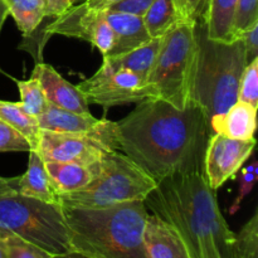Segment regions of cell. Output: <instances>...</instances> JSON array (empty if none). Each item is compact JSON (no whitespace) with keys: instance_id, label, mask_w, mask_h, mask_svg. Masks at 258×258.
I'll return each instance as SVG.
<instances>
[{"instance_id":"obj_1","label":"cell","mask_w":258,"mask_h":258,"mask_svg":"<svg viewBox=\"0 0 258 258\" xmlns=\"http://www.w3.org/2000/svg\"><path fill=\"white\" fill-rule=\"evenodd\" d=\"M115 122L117 150L138 164L154 180L203 171L211 126L201 107L184 110L153 98L136 103Z\"/></svg>"},{"instance_id":"obj_2","label":"cell","mask_w":258,"mask_h":258,"mask_svg":"<svg viewBox=\"0 0 258 258\" xmlns=\"http://www.w3.org/2000/svg\"><path fill=\"white\" fill-rule=\"evenodd\" d=\"M144 203L180 234L191 258H234L236 233L224 219L217 191L203 171L159 181Z\"/></svg>"},{"instance_id":"obj_3","label":"cell","mask_w":258,"mask_h":258,"mask_svg":"<svg viewBox=\"0 0 258 258\" xmlns=\"http://www.w3.org/2000/svg\"><path fill=\"white\" fill-rule=\"evenodd\" d=\"M60 206L71 252L85 258H148L144 229L149 213L144 201L106 208Z\"/></svg>"},{"instance_id":"obj_4","label":"cell","mask_w":258,"mask_h":258,"mask_svg":"<svg viewBox=\"0 0 258 258\" xmlns=\"http://www.w3.org/2000/svg\"><path fill=\"white\" fill-rule=\"evenodd\" d=\"M197 52L191 102L202 108L208 121L238 101L239 83L247 66L242 38L218 42L207 37L203 20L197 22Z\"/></svg>"},{"instance_id":"obj_5","label":"cell","mask_w":258,"mask_h":258,"mask_svg":"<svg viewBox=\"0 0 258 258\" xmlns=\"http://www.w3.org/2000/svg\"><path fill=\"white\" fill-rule=\"evenodd\" d=\"M196 27V20H186L165 35L145 80L153 98L165 101L179 110L193 105L191 87L198 52Z\"/></svg>"},{"instance_id":"obj_6","label":"cell","mask_w":258,"mask_h":258,"mask_svg":"<svg viewBox=\"0 0 258 258\" xmlns=\"http://www.w3.org/2000/svg\"><path fill=\"white\" fill-rule=\"evenodd\" d=\"M158 185L148 173L121 151H106L97 176L86 188L60 194L59 203L83 208H106L134 201H145Z\"/></svg>"},{"instance_id":"obj_7","label":"cell","mask_w":258,"mask_h":258,"mask_svg":"<svg viewBox=\"0 0 258 258\" xmlns=\"http://www.w3.org/2000/svg\"><path fill=\"white\" fill-rule=\"evenodd\" d=\"M0 231L9 232L54 257L71 252L60 204L15 194L0 198Z\"/></svg>"},{"instance_id":"obj_8","label":"cell","mask_w":258,"mask_h":258,"mask_svg":"<svg viewBox=\"0 0 258 258\" xmlns=\"http://www.w3.org/2000/svg\"><path fill=\"white\" fill-rule=\"evenodd\" d=\"M76 87L83 93L88 103L105 108L153 100L145 80L128 70L110 71L101 66L92 77L82 81Z\"/></svg>"},{"instance_id":"obj_9","label":"cell","mask_w":258,"mask_h":258,"mask_svg":"<svg viewBox=\"0 0 258 258\" xmlns=\"http://www.w3.org/2000/svg\"><path fill=\"white\" fill-rule=\"evenodd\" d=\"M60 34L90 42L103 57L110 54L115 37L110 24L103 18L102 10L91 9L82 2L54 18L45 28V35Z\"/></svg>"},{"instance_id":"obj_10","label":"cell","mask_w":258,"mask_h":258,"mask_svg":"<svg viewBox=\"0 0 258 258\" xmlns=\"http://www.w3.org/2000/svg\"><path fill=\"white\" fill-rule=\"evenodd\" d=\"M35 151L43 161L95 165L101 161L106 151L116 150L95 136L40 130Z\"/></svg>"},{"instance_id":"obj_11","label":"cell","mask_w":258,"mask_h":258,"mask_svg":"<svg viewBox=\"0 0 258 258\" xmlns=\"http://www.w3.org/2000/svg\"><path fill=\"white\" fill-rule=\"evenodd\" d=\"M254 146V138L236 140L219 134L211 135L203 160V174L209 186L217 191L227 180L234 178L252 155Z\"/></svg>"},{"instance_id":"obj_12","label":"cell","mask_w":258,"mask_h":258,"mask_svg":"<svg viewBox=\"0 0 258 258\" xmlns=\"http://www.w3.org/2000/svg\"><path fill=\"white\" fill-rule=\"evenodd\" d=\"M40 130L54 133L85 134L95 136L117 150L115 139V122L106 118H96L91 113H76L63 110L48 102L44 112L37 117Z\"/></svg>"},{"instance_id":"obj_13","label":"cell","mask_w":258,"mask_h":258,"mask_svg":"<svg viewBox=\"0 0 258 258\" xmlns=\"http://www.w3.org/2000/svg\"><path fill=\"white\" fill-rule=\"evenodd\" d=\"M32 76L38 80L49 103L76 113H91L90 103L83 93L64 80L50 64L43 62L35 63Z\"/></svg>"},{"instance_id":"obj_14","label":"cell","mask_w":258,"mask_h":258,"mask_svg":"<svg viewBox=\"0 0 258 258\" xmlns=\"http://www.w3.org/2000/svg\"><path fill=\"white\" fill-rule=\"evenodd\" d=\"M144 246L148 258H191L180 234L155 214L146 217Z\"/></svg>"},{"instance_id":"obj_15","label":"cell","mask_w":258,"mask_h":258,"mask_svg":"<svg viewBox=\"0 0 258 258\" xmlns=\"http://www.w3.org/2000/svg\"><path fill=\"white\" fill-rule=\"evenodd\" d=\"M102 14L106 22L110 24L115 37V43L108 55L127 53L151 39L144 24L143 17L110 9H103Z\"/></svg>"},{"instance_id":"obj_16","label":"cell","mask_w":258,"mask_h":258,"mask_svg":"<svg viewBox=\"0 0 258 258\" xmlns=\"http://www.w3.org/2000/svg\"><path fill=\"white\" fill-rule=\"evenodd\" d=\"M211 133L219 134L236 140L254 138L257 128V107L237 101L224 112L214 115L209 120Z\"/></svg>"},{"instance_id":"obj_17","label":"cell","mask_w":258,"mask_h":258,"mask_svg":"<svg viewBox=\"0 0 258 258\" xmlns=\"http://www.w3.org/2000/svg\"><path fill=\"white\" fill-rule=\"evenodd\" d=\"M100 165L101 161H98L95 165L44 161L45 170H47L58 196L73 193V191H78L86 188L96 179L98 171H100Z\"/></svg>"},{"instance_id":"obj_18","label":"cell","mask_w":258,"mask_h":258,"mask_svg":"<svg viewBox=\"0 0 258 258\" xmlns=\"http://www.w3.org/2000/svg\"><path fill=\"white\" fill-rule=\"evenodd\" d=\"M18 190L22 196L38 199L44 203L60 204L57 190L45 170L44 161L37 151H29L28 169L19 176Z\"/></svg>"},{"instance_id":"obj_19","label":"cell","mask_w":258,"mask_h":258,"mask_svg":"<svg viewBox=\"0 0 258 258\" xmlns=\"http://www.w3.org/2000/svg\"><path fill=\"white\" fill-rule=\"evenodd\" d=\"M164 38L165 37L151 38L143 45L130 50V52L120 55L103 57L102 66L110 71L128 70L146 80L151 68H153L156 57H158L159 50L163 45Z\"/></svg>"},{"instance_id":"obj_20","label":"cell","mask_w":258,"mask_h":258,"mask_svg":"<svg viewBox=\"0 0 258 258\" xmlns=\"http://www.w3.org/2000/svg\"><path fill=\"white\" fill-rule=\"evenodd\" d=\"M143 19L150 38L165 37L180 23L193 20L179 0H154Z\"/></svg>"},{"instance_id":"obj_21","label":"cell","mask_w":258,"mask_h":258,"mask_svg":"<svg viewBox=\"0 0 258 258\" xmlns=\"http://www.w3.org/2000/svg\"><path fill=\"white\" fill-rule=\"evenodd\" d=\"M238 0H211L207 12V37L218 42H233V19Z\"/></svg>"},{"instance_id":"obj_22","label":"cell","mask_w":258,"mask_h":258,"mask_svg":"<svg viewBox=\"0 0 258 258\" xmlns=\"http://www.w3.org/2000/svg\"><path fill=\"white\" fill-rule=\"evenodd\" d=\"M4 3L9 15L25 38L30 37L47 18L43 0H4Z\"/></svg>"},{"instance_id":"obj_23","label":"cell","mask_w":258,"mask_h":258,"mask_svg":"<svg viewBox=\"0 0 258 258\" xmlns=\"http://www.w3.org/2000/svg\"><path fill=\"white\" fill-rule=\"evenodd\" d=\"M0 118L18 133L22 134L27 139L33 151L37 150L40 134L39 123H38L37 117L28 115L23 110L20 102L0 100Z\"/></svg>"},{"instance_id":"obj_24","label":"cell","mask_w":258,"mask_h":258,"mask_svg":"<svg viewBox=\"0 0 258 258\" xmlns=\"http://www.w3.org/2000/svg\"><path fill=\"white\" fill-rule=\"evenodd\" d=\"M15 82L20 93V105L23 110L33 117L42 115L47 108L48 101L37 78L30 76L29 80L15 81Z\"/></svg>"},{"instance_id":"obj_25","label":"cell","mask_w":258,"mask_h":258,"mask_svg":"<svg viewBox=\"0 0 258 258\" xmlns=\"http://www.w3.org/2000/svg\"><path fill=\"white\" fill-rule=\"evenodd\" d=\"M0 247L7 258H54L49 252L9 232L0 231Z\"/></svg>"},{"instance_id":"obj_26","label":"cell","mask_w":258,"mask_h":258,"mask_svg":"<svg viewBox=\"0 0 258 258\" xmlns=\"http://www.w3.org/2000/svg\"><path fill=\"white\" fill-rule=\"evenodd\" d=\"M234 258H258V212L236 234Z\"/></svg>"},{"instance_id":"obj_27","label":"cell","mask_w":258,"mask_h":258,"mask_svg":"<svg viewBox=\"0 0 258 258\" xmlns=\"http://www.w3.org/2000/svg\"><path fill=\"white\" fill-rule=\"evenodd\" d=\"M238 101L258 107V57L244 67L239 83Z\"/></svg>"},{"instance_id":"obj_28","label":"cell","mask_w":258,"mask_h":258,"mask_svg":"<svg viewBox=\"0 0 258 258\" xmlns=\"http://www.w3.org/2000/svg\"><path fill=\"white\" fill-rule=\"evenodd\" d=\"M258 0H238L233 19V35L236 39L258 22Z\"/></svg>"},{"instance_id":"obj_29","label":"cell","mask_w":258,"mask_h":258,"mask_svg":"<svg viewBox=\"0 0 258 258\" xmlns=\"http://www.w3.org/2000/svg\"><path fill=\"white\" fill-rule=\"evenodd\" d=\"M27 139L0 118V153H29Z\"/></svg>"},{"instance_id":"obj_30","label":"cell","mask_w":258,"mask_h":258,"mask_svg":"<svg viewBox=\"0 0 258 258\" xmlns=\"http://www.w3.org/2000/svg\"><path fill=\"white\" fill-rule=\"evenodd\" d=\"M241 174L238 178V196L234 199L233 204L231 207V214H234L241 207L242 202H243L244 197L248 196L253 189L254 184L257 181V174L256 173H249L246 170V168H241Z\"/></svg>"},{"instance_id":"obj_31","label":"cell","mask_w":258,"mask_h":258,"mask_svg":"<svg viewBox=\"0 0 258 258\" xmlns=\"http://www.w3.org/2000/svg\"><path fill=\"white\" fill-rule=\"evenodd\" d=\"M153 3L154 0H120V2L115 3L111 7H108L107 9L144 17Z\"/></svg>"},{"instance_id":"obj_32","label":"cell","mask_w":258,"mask_h":258,"mask_svg":"<svg viewBox=\"0 0 258 258\" xmlns=\"http://www.w3.org/2000/svg\"><path fill=\"white\" fill-rule=\"evenodd\" d=\"M241 38L244 42L246 48V58L247 63L258 57V22L254 23L249 29H247Z\"/></svg>"},{"instance_id":"obj_33","label":"cell","mask_w":258,"mask_h":258,"mask_svg":"<svg viewBox=\"0 0 258 258\" xmlns=\"http://www.w3.org/2000/svg\"><path fill=\"white\" fill-rule=\"evenodd\" d=\"M189 17L196 22L206 19L207 12H208L209 0H179Z\"/></svg>"},{"instance_id":"obj_34","label":"cell","mask_w":258,"mask_h":258,"mask_svg":"<svg viewBox=\"0 0 258 258\" xmlns=\"http://www.w3.org/2000/svg\"><path fill=\"white\" fill-rule=\"evenodd\" d=\"M45 3L47 18H57L71 8L68 0H43Z\"/></svg>"},{"instance_id":"obj_35","label":"cell","mask_w":258,"mask_h":258,"mask_svg":"<svg viewBox=\"0 0 258 258\" xmlns=\"http://www.w3.org/2000/svg\"><path fill=\"white\" fill-rule=\"evenodd\" d=\"M18 181H19V176H17V178H3V176H0V198L19 194Z\"/></svg>"},{"instance_id":"obj_36","label":"cell","mask_w":258,"mask_h":258,"mask_svg":"<svg viewBox=\"0 0 258 258\" xmlns=\"http://www.w3.org/2000/svg\"><path fill=\"white\" fill-rule=\"evenodd\" d=\"M117 2H120V0H83L82 3L86 7L91 8V9L103 10L107 9L108 7H111V5Z\"/></svg>"},{"instance_id":"obj_37","label":"cell","mask_w":258,"mask_h":258,"mask_svg":"<svg viewBox=\"0 0 258 258\" xmlns=\"http://www.w3.org/2000/svg\"><path fill=\"white\" fill-rule=\"evenodd\" d=\"M8 15H9V13H8L7 7H5L4 0H0V33H2L3 25H4V23H5V20H7Z\"/></svg>"},{"instance_id":"obj_38","label":"cell","mask_w":258,"mask_h":258,"mask_svg":"<svg viewBox=\"0 0 258 258\" xmlns=\"http://www.w3.org/2000/svg\"><path fill=\"white\" fill-rule=\"evenodd\" d=\"M54 258H85V257L81 256V254H78V253H76V252H68V253L60 254V256H57Z\"/></svg>"},{"instance_id":"obj_39","label":"cell","mask_w":258,"mask_h":258,"mask_svg":"<svg viewBox=\"0 0 258 258\" xmlns=\"http://www.w3.org/2000/svg\"><path fill=\"white\" fill-rule=\"evenodd\" d=\"M68 2H70V4H71V7H73V5H76V4H78V3H81V2H83V0H68Z\"/></svg>"},{"instance_id":"obj_40","label":"cell","mask_w":258,"mask_h":258,"mask_svg":"<svg viewBox=\"0 0 258 258\" xmlns=\"http://www.w3.org/2000/svg\"><path fill=\"white\" fill-rule=\"evenodd\" d=\"M0 258H7V256H5L4 251L2 249V247H0Z\"/></svg>"},{"instance_id":"obj_41","label":"cell","mask_w":258,"mask_h":258,"mask_svg":"<svg viewBox=\"0 0 258 258\" xmlns=\"http://www.w3.org/2000/svg\"><path fill=\"white\" fill-rule=\"evenodd\" d=\"M209 2H211V0H209Z\"/></svg>"}]
</instances>
